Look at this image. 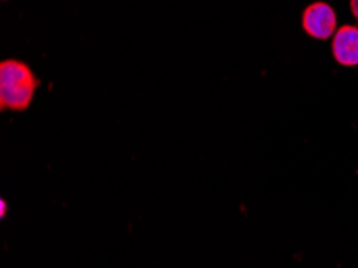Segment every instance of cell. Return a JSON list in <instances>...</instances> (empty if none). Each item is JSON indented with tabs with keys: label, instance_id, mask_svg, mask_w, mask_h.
<instances>
[{
	"label": "cell",
	"instance_id": "obj_4",
	"mask_svg": "<svg viewBox=\"0 0 358 268\" xmlns=\"http://www.w3.org/2000/svg\"><path fill=\"white\" fill-rule=\"evenodd\" d=\"M350 10L355 18H358V0H350Z\"/></svg>",
	"mask_w": 358,
	"mask_h": 268
},
{
	"label": "cell",
	"instance_id": "obj_3",
	"mask_svg": "<svg viewBox=\"0 0 358 268\" xmlns=\"http://www.w3.org/2000/svg\"><path fill=\"white\" fill-rule=\"evenodd\" d=\"M333 55L343 66H358V27L343 26L334 32Z\"/></svg>",
	"mask_w": 358,
	"mask_h": 268
},
{
	"label": "cell",
	"instance_id": "obj_1",
	"mask_svg": "<svg viewBox=\"0 0 358 268\" xmlns=\"http://www.w3.org/2000/svg\"><path fill=\"white\" fill-rule=\"evenodd\" d=\"M37 82L28 64L18 59L0 63V108L23 111L32 101Z\"/></svg>",
	"mask_w": 358,
	"mask_h": 268
},
{
	"label": "cell",
	"instance_id": "obj_2",
	"mask_svg": "<svg viewBox=\"0 0 358 268\" xmlns=\"http://www.w3.org/2000/svg\"><path fill=\"white\" fill-rule=\"evenodd\" d=\"M336 12L333 7L324 2H315L303 10L302 13V27L310 37L315 39H328L336 32Z\"/></svg>",
	"mask_w": 358,
	"mask_h": 268
},
{
	"label": "cell",
	"instance_id": "obj_5",
	"mask_svg": "<svg viewBox=\"0 0 358 268\" xmlns=\"http://www.w3.org/2000/svg\"><path fill=\"white\" fill-rule=\"evenodd\" d=\"M0 211H2V217L5 216V211H7V206H5V201L0 202Z\"/></svg>",
	"mask_w": 358,
	"mask_h": 268
}]
</instances>
